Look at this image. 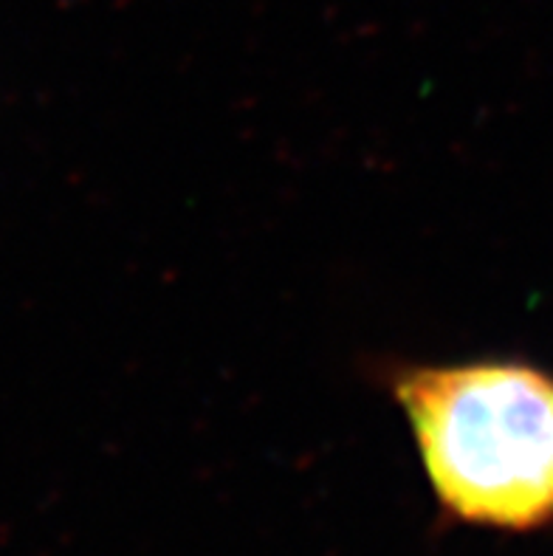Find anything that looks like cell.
Returning <instances> with one entry per match:
<instances>
[{"label": "cell", "instance_id": "obj_1", "mask_svg": "<svg viewBox=\"0 0 553 556\" xmlns=\"http://www.w3.org/2000/svg\"><path fill=\"white\" fill-rule=\"evenodd\" d=\"M443 515L531 534L553 522V374L528 362L399 365L387 376Z\"/></svg>", "mask_w": 553, "mask_h": 556}]
</instances>
